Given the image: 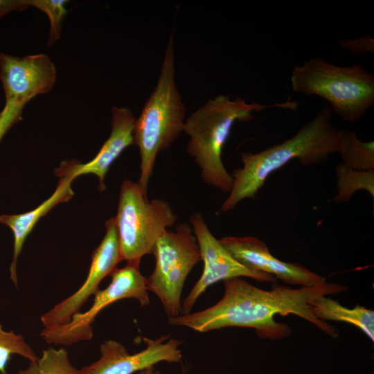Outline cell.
Wrapping results in <instances>:
<instances>
[{
	"mask_svg": "<svg viewBox=\"0 0 374 374\" xmlns=\"http://www.w3.org/2000/svg\"><path fill=\"white\" fill-rule=\"evenodd\" d=\"M224 292L215 305L205 310L168 318L170 324L185 326L199 332L226 327L250 328L261 338L278 339L291 332L290 328L278 323L274 316L296 315L317 326L332 338L338 330L314 314L310 301L336 294L348 287L336 283L292 288L276 285L271 290L258 288L241 278L224 280Z\"/></svg>",
	"mask_w": 374,
	"mask_h": 374,
	"instance_id": "6da1fadb",
	"label": "cell"
},
{
	"mask_svg": "<svg viewBox=\"0 0 374 374\" xmlns=\"http://www.w3.org/2000/svg\"><path fill=\"white\" fill-rule=\"evenodd\" d=\"M332 116L326 104L283 143L256 153L242 152V167L233 172L231 191L220 211H231L242 200L254 198L268 177L292 160L308 166L327 161L331 154L338 152L342 130L331 123Z\"/></svg>",
	"mask_w": 374,
	"mask_h": 374,
	"instance_id": "7a4b0ae2",
	"label": "cell"
},
{
	"mask_svg": "<svg viewBox=\"0 0 374 374\" xmlns=\"http://www.w3.org/2000/svg\"><path fill=\"white\" fill-rule=\"evenodd\" d=\"M298 106L297 101L290 98L267 105L248 103L240 96L231 100L226 95L207 100L185 121L183 131L189 136L187 151L200 168L203 181L223 192L231 191L233 177L224 166L222 153L236 121H251L253 112L269 108L294 111Z\"/></svg>",
	"mask_w": 374,
	"mask_h": 374,
	"instance_id": "3957f363",
	"label": "cell"
},
{
	"mask_svg": "<svg viewBox=\"0 0 374 374\" xmlns=\"http://www.w3.org/2000/svg\"><path fill=\"white\" fill-rule=\"evenodd\" d=\"M185 112L175 82L172 31L157 84L134 126V145L139 147L141 157L137 182L145 194L157 154L168 149L184 131Z\"/></svg>",
	"mask_w": 374,
	"mask_h": 374,
	"instance_id": "277c9868",
	"label": "cell"
},
{
	"mask_svg": "<svg viewBox=\"0 0 374 374\" xmlns=\"http://www.w3.org/2000/svg\"><path fill=\"white\" fill-rule=\"evenodd\" d=\"M290 82L294 91L325 99L347 122L359 120L374 104V75L358 64L339 66L311 58L294 66Z\"/></svg>",
	"mask_w": 374,
	"mask_h": 374,
	"instance_id": "5b68a950",
	"label": "cell"
},
{
	"mask_svg": "<svg viewBox=\"0 0 374 374\" xmlns=\"http://www.w3.org/2000/svg\"><path fill=\"white\" fill-rule=\"evenodd\" d=\"M177 220V215L167 201L149 200L137 181L125 179L114 216L121 260L140 262Z\"/></svg>",
	"mask_w": 374,
	"mask_h": 374,
	"instance_id": "8992f818",
	"label": "cell"
},
{
	"mask_svg": "<svg viewBox=\"0 0 374 374\" xmlns=\"http://www.w3.org/2000/svg\"><path fill=\"white\" fill-rule=\"evenodd\" d=\"M151 253L156 263L153 272L146 278L147 289L159 298L168 318L177 317L181 312V296L186 279L201 260L192 228L179 223L174 231L166 230Z\"/></svg>",
	"mask_w": 374,
	"mask_h": 374,
	"instance_id": "52a82bcc",
	"label": "cell"
},
{
	"mask_svg": "<svg viewBox=\"0 0 374 374\" xmlns=\"http://www.w3.org/2000/svg\"><path fill=\"white\" fill-rule=\"evenodd\" d=\"M139 265L140 262H130L122 268H115L109 274L110 283L94 294L93 304L88 310L73 314L66 323L44 328L41 332L42 339L47 344L64 346L90 340L96 317L108 305L125 299H134L141 306L148 305L146 277L141 273Z\"/></svg>",
	"mask_w": 374,
	"mask_h": 374,
	"instance_id": "ba28073f",
	"label": "cell"
},
{
	"mask_svg": "<svg viewBox=\"0 0 374 374\" xmlns=\"http://www.w3.org/2000/svg\"><path fill=\"white\" fill-rule=\"evenodd\" d=\"M199 249L204 269L201 277L181 304V312H190L198 298L214 283L242 276L260 282H274L271 275L251 269L238 261L211 232L203 216L193 213L189 219Z\"/></svg>",
	"mask_w": 374,
	"mask_h": 374,
	"instance_id": "9c48e42d",
	"label": "cell"
},
{
	"mask_svg": "<svg viewBox=\"0 0 374 374\" xmlns=\"http://www.w3.org/2000/svg\"><path fill=\"white\" fill-rule=\"evenodd\" d=\"M105 227V235L92 253L86 280L75 292L41 316L44 328H53L68 322L73 314L80 312L88 299L99 290L101 280L122 261L114 217L106 222Z\"/></svg>",
	"mask_w": 374,
	"mask_h": 374,
	"instance_id": "30bf717a",
	"label": "cell"
},
{
	"mask_svg": "<svg viewBox=\"0 0 374 374\" xmlns=\"http://www.w3.org/2000/svg\"><path fill=\"white\" fill-rule=\"evenodd\" d=\"M168 339V336L154 339L144 338L146 347L134 354L129 353L126 348L116 341H106L100 346V357L80 369L82 374H133L161 362H180L181 341Z\"/></svg>",
	"mask_w": 374,
	"mask_h": 374,
	"instance_id": "8fae6325",
	"label": "cell"
},
{
	"mask_svg": "<svg viewBox=\"0 0 374 374\" xmlns=\"http://www.w3.org/2000/svg\"><path fill=\"white\" fill-rule=\"evenodd\" d=\"M56 75L55 65L46 54L21 57L0 53V78L6 100L26 104L36 96L51 91Z\"/></svg>",
	"mask_w": 374,
	"mask_h": 374,
	"instance_id": "7c38bea8",
	"label": "cell"
},
{
	"mask_svg": "<svg viewBox=\"0 0 374 374\" xmlns=\"http://www.w3.org/2000/svg\"><path fill=\"white\" fill-rule=\"evenodd\" d=\"M221 244L244 266L268 274L283 282L301 287H311L326 282V278L294 262L274 257L265 242L253 236H224Z\"/></svg>",
	"mask_w": 374,
	"mask_h": 374,
	"instance_id": "4fadbf2b",
	"label": "cell"
},
{
	"mask_svg": "<svg viewBox=\"0 0 374 374\" xmlns=\"http://www.w3.org/2000/svg\"><path fill=\"white\" fill-rule=\"evenodd\" d=\"M57 172L60 180L55 190L37 208L24 213L0 215V222L8 226L13 234V254L10 267V277L16 287H17V260L27 237L40 218L46 215L56 205L71 199L74 195L71 183L75 178L72 172L71 162L62 163Z\"/></svg>",
	"mask_w": 374,
	"mask_h": 374,
	"instance_id": "5bb4252c",
	"label": "cell"
},
{
	"mask_svg": "<svg viewBox=\"0 0 374 374\" xmlns=\"http://www.w3.org/2000/svg\"><path fill=\"white\" fill-rule=\"evenodd\" d=\"M111 133L96 157L86 163L71 161L75 178L85 174H93L99 180L98 189L105 190V177L111 165L123 151L134 145V126L136 118L128 107H114L112 109Z\"/></svg>",
	"mask_w": 374,
	"mask_h": 374,
	"instance_id": "9a60e30c",
	"label": "cell"
},
{
	"mask_svg": "<svg viewBox=\"0 0 374 374\" xmlns=\"http://www.w3.org/2000/svg\"><path fill=\"white\" fill-rule=\"evenodd\" d=\"M310 304L314 314L319 319L344 321L353 324L374 341L373 310L359 305L353 308H348L326 296H319L310 301Z\"/></svg>",
	"mask_w": 374,
	"mask_h": 374,
	"instance_id": "2e32d148",
	"label": "cell"
},
{
	"mask_svg": "<svg viewBox=\"0 0 374 374\" xmlns=\"http://www.w3.org/2000/svg\"><path fill=\"white\" fill-rule=\"evenodd\" d=\"M338 152L342 163L355 170H374L373 141H362L355 132L342 130Z\"/></svg>",
	"mask_w": 374,
	"mask_h": 374,
	"instance_id": "e0dca14e",
	"label": "cell"
},
{
	"mask_svg": "<svg viewBox=\"0 0 374 374\" xmlns=\"http://www.w3.org/2000/svg\"><path fill=\"white\" fill-rule=\"evenodd\" d=\"M337 193L332 200L346 202L357 191H367L374 197V170H355L344 163L337 165Z\"/></svg>",
	"mask_w": 374,
	"mask_h": 374,
	"instance_id": "ac0fdd59",
	"label": "cell"
},
{
	"mask_svg": "<svg viewBox=\"0 0 374 374\" xmlns=\"http://www.w3.org/2000/svg\"><path fill=\"white\" fill-rule=\"evenodd\" d=\"M17 374H82L70 362L65 348H48L42 350L41 357L19 370Z\"/></svg>",
	"mask_w": 374,
	"mask_h": 374,
	"instance_id": "d6986e66",
	"label": "cell"
},
{
	"mask_svg": "<svg viewBox=\"0 0 374 374\" xmlns=\"http://www.w3.org/2000/svg\"><path fill=\"white\" fill-rule=\"evenodd\" d=\"M12 355H21L28 359L30 362H34L39 358L22 335L16 334L12 330H3L0 323L1 374H9L6 371V366Z\"/></svg>",
	"mask_w": 374,
	"mask_h": 374,
	"instance_id": "ffe728a7",
	"label": "cell"
},
{
	"mask_svg": "<svg viewBox=\"0 0 374 374\" xmlns=\"http://www.w3.org/2000/svg\"><path fill=\"white\" fill-rule=\"evenodd\" d=\"M66 0H28V6L35 7L48 16L50 21L48 46L59 40L62 21L67 14Z\"/></svg>",
	"mask_w": 374,
	"mask_h": 374,
	"instance_id": "44dd1931",
	"label": "cell"
},
{
	"mask_svg": "<svg viewBox=\"0 0 374 374\" xmlns=\"http://www.w3.org/2000/svg\"><path fill=\"white\" fill-rule=\"evenodd\" d=\"M25 103L17 100H6L0 112V141L8 130L21 118Z\"/></svg>",
	"mask_w": 374,
	"mask_h": 374,
	"instance_id": "7402d4cb",
	"label": "cell"
},
{
	"mask_svg": "<svg viewBox=\"0 0 374 374\" xmlns=\"http://www.w3.org/2000/svg\"><path fill=\"white\" fill-rule=\"evenodd\" d=\"M337 43L353 54L362 55L374 53V40L368 35L354 39L347 38L338 41Z\"/></svg>",
	"mask_w": 374,
	"mask_h": 374,
	"instance_id": "603a6c76",
	"label": "cell"
},
{
	"mask_svg": "<svg viewBox=\"0 0 374 374\" xmlns=\"http://www.w3.org/2000/svg\"><path fill=\"white\" fill-rule=\"evenodd\" d=\"M28 7V0H0V17L12 11L24 10Z\"/></svg>",
	"mask_w": 374,
	"mask_h": 374,
	"instance_id": "cb8c5ba5",
	"label": "cell"
},
{
	"mask_svg": "<svg viewBox=\"0 0 374 374\" xmlns=\"http://www.w3.org/2000/svg\"><path fill=\"white\" fill-rule=\"evenodd\" d=\"M138 374H161L160 371L156 370L154 366L148 368L138 373Z\"/></svg>",
	"mask_w": 374,
	"mask_h": 374,
	"instance_id": "d4e9b609",
	"label": "cell"
}]
</instances>
